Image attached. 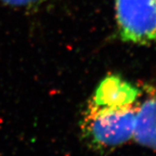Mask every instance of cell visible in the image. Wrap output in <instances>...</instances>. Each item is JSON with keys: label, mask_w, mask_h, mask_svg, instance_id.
I'll list each match as a JSON object with an SVG mask.
<instances>
[{"label": "cell", "mask_w": 156, "mask_h": 156, "mask_svg": "<svg viewBox=\"0 0 156 156\" xmlns=\"http://www.w3.org/2000/svg\"><path fill=\"white\" fill-rule=\"evenodd\" d=\"M48 1L49 0H0L5 5L20 9H35Z\"/></svg>", "instance_id": "5"}, {"label": "cell", "mask_w": 156, "mask_h": 156, "mask_svg": "<svg viewBox=\"0 0 156 156\" xmlns=\"http://www.w3.org/2000/svg\"><path fill=\"white\" fill-rule=\"evenodd\" d=\"M133 139L140 145L156 152V88L140 102Z\"/></svg>", "instance_id": "4"}, {"label": "cell", "mask_w": 156, "mask_h": 156, "mask_svg": "<svg viewBox=\"0 0 156 156\" xmlns=\"http://www.w3.org/2000/svg\"><path fill=\"white\" fill-rule=\"evenodd\" d=\"M140 102L100 105L89 101L81 120L84 141L93 149L109 151L133 139Z\"/></svg>", "instance_id": "1"}, {"label": "cell", "mask_w": 156, "mask_h": 156, "mask_svg": "<svg viewBox=\"0 0 156 156\" xmlns=\"http://www.w3.org/2000/svg\"><path fill=\"white\" fill-rule=\"evenodd\" d=\"M140 89L118 76L104 78L90 101L100 105H127L139 101Z\"/></svg>", "instance_id": "3"}, {"label": "cell", "mask_w": 156, "mask_h": 156, "mask_svg": "<svg viewBox=\"0 0 156 156\" xmlns=\"http://www.w3.org/2000/svg\"><path fill=\"white\" fill-rule=\"evenodd\" d=\"M115 11L123 42L136 45L156 42V0H115Z\"/></svg>", "instance_id": "2"}]
</instances>
